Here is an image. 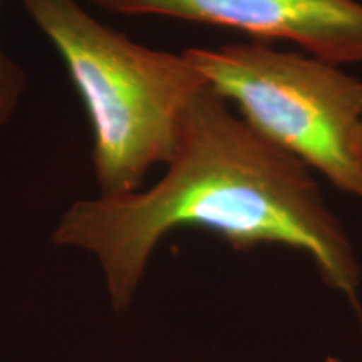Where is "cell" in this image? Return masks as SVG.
I'll return each instance as SVG.
<instances>
[{
    "label": "cell",
    "instance_id": "1",
    "mask_svg": "<svg viewBox=\"0 0 362 362\" xmlns=\"http://www.w3.org/2000/svg\"><path fill=\"white\" fill-rule=\"evenodd\" d=\"M210 86L189 104L173 156L155 185L78 200L52 233L96 257L117 312L131 304L158 243L198 226L235 250L284 245L305 253L332 291L359 305L356 248L304 163L267 141Z\"/></svg>",
    "mask_w": 362,
    "mask_h": 362
},
{
    "label": "cell",
    "instance_id": "2",
    "mask_svg": "<svg viewBox=\"0 0 362 362\" xmlns=\"http://www.w3.org/2000/svg\"><path fill=\"white\" fill-rule=\"evenodd\" d=\"M62 57L93 129L99 194L143 188L170 161L189 104L206 81L181 54L146 47L99 22L78 0H19Z\"/></svg>",
    "mask_w": 362,
    "mask_h": 362
},
{
    "label": "cell",
    "instance_id": "3",
    "mask_svg": "<svg viewBox=\"0 0 362 362\" xmlns=\"http://www.w3.org/2000/svg\"><path fill=\"white\" fill-rule=\"evenodd\" d=\"M183 56L267 141L362 200V81L267 42L188 47Z\"/></svg>",
    "mask_w": 362,
    "mask_h": 362
},
{
    "label": "cell",
    "instance_id": "4",
    "mask_svg": "<svg viewBox=\"0 0 362 362\" xmlns=\"http://www.w3.org/2000/svg\"><path fill=\"white\" fill-rule=\"evenodd\" d=\"M121 16H158L287 40L332 64H362L359 0H88Z\"/></svg>",
    "mask_w": 362,
    "mask_h": 362
},
{
    "label": "cell",
    "instance_id": "5",
    "mask_svg": "<svg viewBox=\"0 0 362 362\" xmlns=\"http://www.w3.org/2000/svg\"><path fill=\"white\" fill-rule=\"evenodd\" d=\"M25 86V71L0 45V129L16 115Z\"/></svg>",
    "mask_w": 362,
    "mask_h": 362
},
{
    "label": "cell",
    "instance_id": "6",
    "mask_svg": "<svg viewBox=\"0 0 362 362\" xmlns=\"http://www.w3.org/2000/svg\"><path fill=\"white\" fill-rule=\"evenodd\" d=\"M324 362H344L342 359H339V357H334V356H329L327 359H325Z\"/></svg>",
    "mask_w": 362,
    "mask_h": 362
}]
</instances>
